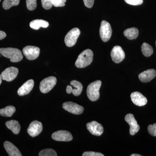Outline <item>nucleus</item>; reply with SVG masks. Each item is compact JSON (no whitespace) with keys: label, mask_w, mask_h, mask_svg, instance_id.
<instances>
[{"label":"nucleus","mask_w":156,"mask_h":156,"mask_svg":"<svg viewBox=\"0 0 156 156\" xmlns=\"http://www.w3.org/2000/svg\"><path fill=\"white\" fill-rule=\"evenodd\" d=\"M93 59V52L90 49H87L82 52L78 56L75 65L78 68L87 67L91 64Z\"/></svg>","instance_id":"nucleus-1"},{"label":"nucleus","mask_w":156,"mask_h":156,"mask_svg":"<svg viewBox=\"0 0 156 156\" xmlns=\"http://www.w3.org/2000/svg\"><path fill=\"white\" fill-rule=\"evenodd\" d=\"M0 53L4 57L10 58L11 61L13 62L21 61L23 58V56L20 50L16 48H0Z\"/></svg>","instance_id":"nucleus-2"},{"label":"nucleus","mask_w":156,"mask_h":156,"mask_svg":"<svg viewBox=\"0 0 156 156\" xmlns=\"http://www.w3.org/2000/svg\"><path fill=\"white\" fill-rule=\"evenodd\" d=\"M101 85V81L97 80L91 83L88 86L87 93L89 100L92 101H95L99 99L100 96L99 89Z\"/></svg>","instance_id":"nucleus-3"},{"label":"nucleus","mask_w":156,"mask_h":156,"mask_svg":"<svg viewBox=\"0 0 156 156\" xmlns=\"http://www.w3.org/2000/svg\"><path fill=\"white\" fill-rule=\"evenodd\" d=\"M112 29L110 24L105 20H102L101 23L100 36L102 41L104 42L109 41L112 37Z\"/></svg>","instance_id":"nucleus-4"},{"label":"nucleus","mask_w":156,"mask_h":156,"mask_svg":"<svg viewBox=\"0 0 156 156\" xmlns=\"http://www.w3.org/2000/svg\"><path fill=\"white\" fill-rule=\"evenodd\" d=\"M56 82L57 79L55 77L50 76L45 78L40 83V91L43 93H48L55 87Z\"/></svg>","instance_id":"nucleus-5"},{"label":"nucleus","mask_w":156,"mask_h":156,"mask_svg":"<svg viewBox=\"0 0 156 156\" xmlns=\"http://www.w3.org/2000/svg\"><path fill=\"white\" fill-rule=\"evenodd\" d=\"M80 34V30L79 28H74L69 31L65 37L66 45L68 47H72L74 46Z\"/></svg>","instance_id":"nucleus-6"},{"label":"nucleus","mask_w":156,"mask_h":156,"mask_svg":"<svg viewBox=\"0 0 156 156\" xmlns=\"http://www.w3.org/2000/svg\"><path fill=\"white\" fill-rule=\"evenodd\" d=\"M23 52L27 59L34 60L37 58L40 55V49L35 46H27L23 48Z\"/></svg>","instance_id":"nucleus-7"},{"label":"nucleus","mask_w":156,"mask_h":156,"mask_svg":"<svg viewBox=\"0 0 156 156\" xmlns=\"http://www.w3.org/2000/svg\"><path fill=\"white\" fill-rule=\"evenodd\" d=\"M62 108L65 110L73 114L80 115L84 111L83 106L71 101L65 102L62 105Z\"/></svg>","instance_id":"nucleus-8"},{"label":"nucleus","mask_w":156,"mask_h":156,"mask_svg":"<svg viewBox=\"0 0 156 156\" xmlns=\"http://www.w3.org/2000/svg\"><path fill=\"white\" fill-rule=\"evenodd\" d=\"M112 60L116 63L122 62L125 59V52L119 46H115L111 52Z\"/></svg>","instance_id":"nucleus-9"},{"label":"nucleus","mask_w":156,"mask_h":156,"mask_svg":"<svg viewBox=\"0 0 156 156\" xmlns=\"http://www.w3.org/2000/svg\"><path fill=\"white\" fill-rule=\"evenodd\" d=\"M18 73V69L17 68L10 67L5 69L1 75L3 80L11 82L16 78Z\"/></svg>","instance_id":"nucleus-10"},{"label":"nucleus","mask_w":156,"mask_h":156,"mask_svg":"<svg viewBox=\"0 0 156 156\" xmlns=\"http://www.w3.org/2000/svg\"><path fill=\"white\" fill-rule=\"evenodd\" d=\"M87 127L89 132L95 136H101L103 134V126L96 121H92L91 122L87 123Z\"/></svg>","instance_id":"nucleus-11"},{"label":"nucleus","mask_w":156,"mask_h":156,"mask_svg":"<svg viewBox=\"0 0 156 156\" xmlns=\"http://www.w3.org/2000/svg\"><path fill=\"white\" fill-rule=\"evenodd\" d=\"M125 121L130 126V134L131 135H134L136 134L140 129V126L137 124L134 115L132 114H128L125 117Z\"/></svg>","instance_id":"nucleus-12"},{"label":"nucleus","mask_w":156,"mask_h":156,"mask_svg":"<svg viewBox=\"0 0 156 156\" xmlns=\"http://www.w3.org/2000/svg\"><path fill=\"white\" fill-rule=\"evenodd\" d=\"M52 138L56 141H70L72 140V135L69 131H58L53 133Z\"/></svg>","instance_id":"nucleus-13"},{"label":"nucleus","mask_w":156,"mask_h":156,"mask_svg":"<svg viewBox=\"0 0 156 156\" xmlns=\"http://www.w3.org/2000/svg\"><path fill=\"white\" fill-rule=\"evenodd\" d=\"M43 130V126L41 122L34 121L32 122L29 126L27 131L29 134L32 137H35L41 134Z\"/></svg>","instance_id":"nucleus-14"},{"label":"nucleus","mask_w":156,"mask_h":156,"mask_svg":"<svg viewBox=\"0 0 156 156\" xmlns=\"http://www.w3.org/2000/svg\"><path fill=\"white\" fill-rule=\"evenodd\" d=\"M131 98L133 103L137 106H143L147 104V100L146 98L140 92H133L131 94Z\"/></svg>","instance_id":"nucleus-15"},{"label":"nucleus","mask_w":156,"mask_h":156,"mask_svg":"<svg viewBox=\"0 0 156 156\" xmlns=\"http://www.w3.org/2000/svg\"><path fill=\"white\" fill-rule=\"evenodd\" d=\"M156 76V71L154 69L147 70L140 74L138 77L143 83H148L154 79Z\"/></svg>","instance_id":"nucleus-16"},{"label":"nucleus","mask_w":156,"mask_h":156,"mask_svg":"<svg viewBox=\"0 0 156 156\" xmlns=\"http://www.w3.org/2000/svg\"><path fill=\"white\" fill-rule=\"evenodd\" d=\"M34 81L33 80H28L21 86L17 91L18 95L23 96L27 95L32 90L34 86Z\"/></svg>","instance_id":"nucleus-17"},{"label":"nucleus","mask_w":156,"mask_h":156,"mask_svg":"<svg viewBox=\"0 0 156 156\" xmlns=\"http://www.w3.org/2000/svg\"><path fill=\"white\" fill-rule=\"evenodd\" d=\"M4 146L5 149L10 156H21L18 149L13 144L9 141H6L4 142Z\"/></svg>","instance_id":"nucleus-18"},{"label":"nucleus","mask_w":156,"mask_h":156,"mask_svg":"<svg viewBox=\"0 0 156 156\" xmlns=\"http://www.w3.org/2000/svg\"><path fill=\"white\" fill-rule=\"evenodd\" d=\"M49 23L48 21L43 20H35L31 21L30 23V26L31 28L35 30H37L40 27L43 28H47L49 26Z\"/></svg>","instance_id":"nucleus-19"},{"label":"nucleus","mask_w":156,"mask_h":156,"mask_svg":"<svg viewBox=\"0 0 156 156\" xmlns=\"http://www.w3.org/2000/svg\"><path fill=\"white\" fill-rule=\"evenodd\" d=\"M6 126L11 130L14 134H18L20 130V126L19 122L16 120H11L5 123Z\"/></svg>","instance_id":"nucleus-20"},{"label":"nucleus","mask_w":156,"mask_h":156,"mask_svg":"<svg viewBox=\"0 0 156 156\" xmlns=\"http://www.w3.org/2000/svg\"><path fill=\"white\" fill-rule=\"evenodd\" d=\"M124 34L128 40H134L138 37L139 31L135 27L128 28L124 31Z\"/></svg>","instance_id":"nucleus-21"},{"label":"nucleus","mask_w":156,"mask_h":156,"mask_svg":"<svg viewBox=\"0 0 156 156\" xmlns=\"http://www.w3.org/2000/svg\"><path fill=\"white\" fill-rule=\"evenodd\" d=\"M16 112V108L14 106H8L0 109V115L2 116L11 117Z\"/></svg>","instance_id":"nucleus-22"},{"label":"nucleus","mask_w":156,"mask_h":156,"mask_svg":"<svg viewBox=\"0 0 156 156\" xmlns=\"http://www.w3.org/2000/svg\"><path fill=\"white\" fill-rule=\"evenodd\" d=\"M70 84L75 88V89H73V95L77 96L80 95L83 89V85L81 83L77 81L73 80L70 82Z\"/></svg>","instance_id":"nucleus-23"},{"label":"nucleus","mask_w":156,"mask_h":156,"mask_svg":"<svg viewBox=\"0 0 156 156\" xmlns=\"http://www.w3.org/2000/svg\"><path fill=\"white\" fill-rule=\"evenodd\" d=\"M141 51L146 57H150L153 53V49L150 45L146 43L143 44L141 46Z\"/></svg>","instance_id":"nucleus-24"},{"label":"nucleus","mask_w":156,"mask_h":156,"mask_svg":"<svg viewBox=\"0 0 156 156\" xmlns=\"http://www.w3.org/2000/svg\"><path fill=\"white\" fill-rule=\"evenodd\" d=\"M20 0H4L3 7L5 10H8L13 6L19 5Z\"/></svg>","instance_id":"nucleus-25"},{"label":"nucleus","mask_w":156,"mask_h":156,"mask_svg":"<svg viewBox=\"0 0 156 156\" xmlns=\"http://www.w3.org/2000/svg\"><path fill=\"white\" fill-rule=\"evenodd\" d=\"M40 156H56V152L52 149H46L43 150L39 153Z\"/></svg>","instance_id":"nucleus-26"},{"label":"nucleus","mask_w":156,"mask_h":156,"mask_svg":"<svg viewBox=\"0 0 156 156\" xmlns=\"http://www.w3.org/2000/svg\"><path fill=\"white\" fill-rule=\"evenodd\" d=\"M26 5L29 10L34 11L37 8V0H26Z\"/></svg>","instance_id":"nucleus-27"},{"label":"nucleus","mask_w":156,"mask_h":156,"mask_svg":"<svg viewBox=\"0 0 156 156\" xmlns=\"http://www.w3.org/2000/svg\"><path fill=\"white\" fill-rule=\"evenodd\" d=\"M42 6L46 10H49L53 6L51 0H41Z\"/></svg>","instance_id":"nucleus-28"},{"label":"nucleus","mask_w":156,"mask_h":156,"mask_svg":"<svg viewBox=\"0 0 156 156\" xmlns=\"http://www.w3.org/2000/svg\"><path fill=\"white\" fill-rule=\"evenodd\" d=\"M53 5L56 7H64L65 5L66 0H51Z\"/></svg>","instance_id":"nucleus-29"},{"label":"nucleus","mask_w":156,"mask_h":156,"mask_svg":"<svg viewBox=\"0 0 156 156\" xmlns=\"http://www.w3.org/2000/svg\"><path fill=\"white\" fill-rule=\"evenodd\" d=\"M148 131L151 135L156 136V123L153 125H149L148 127Z\"/></svg>","instance_id":"nucleus-30"},{"label":"nucleus","mask_w":156,"mask_h":156,"mask_svg":"<svg viewBox=\"0 0 156 156\" xmlns=\"http://www.w3.org/2000/svg\"><path fill=\"white\" fill-rule=\"evenodd\" d=\"M126 2L132 5H139L143 3V0H125Z\"/></svg>","instance_id":"nucleus-31"},{"label":"nucleus","mask_w":156,"mask_h":156,"mask_svg":"<svg viewBox=\"0 0 156 156\" xmlns=\"http://www.w3.org/2000/svg\"><path fill=\"white\" fill-rule=\"evenodd\" d=\"M83 156H104L103 154L100 153L93 151L85 152L83 154Z\"/></svg>","instance_id":"nucleus-32"},{"label":"nucleus","mask_w":156,"mask_h":156,"mask_svg":"<svg viewBox=\"0 0 156 156\" xmlns=\"http://www.w3.org/2000/svg\"><path fill=\"white\" fill-rule=\"evenodd\" d=\"M84 5L87 8L91 9L94 3V0H83Z\"/></svg>","instance_id":"nucleus-33"},{"label":"nucleus","mask_w":156,"mask_h":156,"mask_svg":"<svg viewBox=\"0 0 156 156\" xmlns=\"http://www.w3.org/2000/svg\"><path fill=\"white\" fill-rule=\"evenodd\" d=\"M6 36L7 35L5 32L0 30V40H2L5 38Z\"/></svg>","instance_id":"nucleus-34"},{"label":"nucleus","mask_w":156,"mask_h":156,"mask_svg":"<svg viewBox=\"0 0 156 156\" xmlns=\"http://www.w3.org/2000/svg\"><path fill=\"white\" fill-rule=\"evenodd\" d=\"M73 89L72 87L71 86H68L66 87V92L68 94H70V93H72Z\"/></svg>","instance_id":"nucleus-35"},{"label":"nucleus","mask_w":156,"mask_h":156,"mask_svg":"<svg viewBox=\"0 0 156 156\" xmlns=\"http://www.w3.org/2000/svg\"><path fill=\"white\" fill-rule=\"evenodd\" d=\"M131 156H141V155L138 154H132Z\"/></svg>","instance_id":"nucleus-36"},{"label":"nucleus","mask_w":156,"mask_h":156,"mask_svg":"<svg viewBox=\"0 0 156 156\" xmlns=\"http://www.w3.org/2000/svg\"><path fill=\"white\" fill-rule=\"evenodd\" d=\"M2 75L0 74V85L2 84Z\"/></svg>","instance_id":"nucleus-37"},{"label":"nucleus","mask_w":156,"mask_h":156,"mask_svg":"<svg viewBox=\"0 0 156 156\" xmlns=\"http://www.w3.org/2000/svg\"><path fill=\"white\" fill-rule=\"evenodd\" d=\"M1 0H0V2H1Z\"/></svg>","instance_id":"nucleus-38"},{"label":"nucleus","mask_w":156,"mask_h":156,"mask_svg":"<svg viewBox=\"0 0 156 156\" xmlns=\"http://www.w3.org/2000/svg\"></svg>","instance_id":"nucleus-39"}]
</instances>
